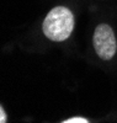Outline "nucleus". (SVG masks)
I'll return each instance as SVG.
<instances>
[{
    "instance_id": "1",
    "label": "nucleus",
    "mask_w": 117,
    "mask_h": 123,
    "mask_svg": "<svg viewBox=\"0 0 117 123\" xmlns=\"http://www.w3.org/2000/svg\"><path fill=\"white\" fill-rule=\"evenodd\" d=\"M74 16L65 6H56L45 17L42 30L47 38L53 42H63L73 32Z\"/></svg>"
},
{
    "instance_id": "2",
    "label": "nucleus",
    "mask_w": 117,
    "mask_h": 123,
    "mask_svg": "<svg viewBox=\"0 0 117 123\" xmlns=\"http://www.w3.org/2000/svg\"><path fill=\"white\" fill-rule=\"evenodd\" d=\"M92 44L96 54L102 60L112 59L117 49V42L112 28L106 24H100L95 28L92 36Z\"/></svg>"
},
{
    "instance_id": "3",
    "label": "nucleus",
    "mask_w": 117,
    "mask_h": 123,
    "mask_svg": "<svg viewBox=\"0 0 117 123\" xmlns=\"http://www.w3.org/2000/svg\"><path fill=\"white\" fill-rule=\"evenodd\" d=\"M88 122L89 121L86 118H83V117H73L63 121V123H88Z\"/></svg>"
},
{
    "instance_id": "4",
    "label": "nucleus",
    "mask_w": 117,
    "mask_h": 123,
    "mask_svg": "<svg viewBox=\"0 0 117 123\" xmlns=\"http://www.w3.org/2000/svg\"><path fill=\"white\" fill-rule=\"evenodd\" d=\"M6 121H7V118H6V115H5V111H4L3 107H0V122L5 123Z\"/></svg>"
}]
</instances>
